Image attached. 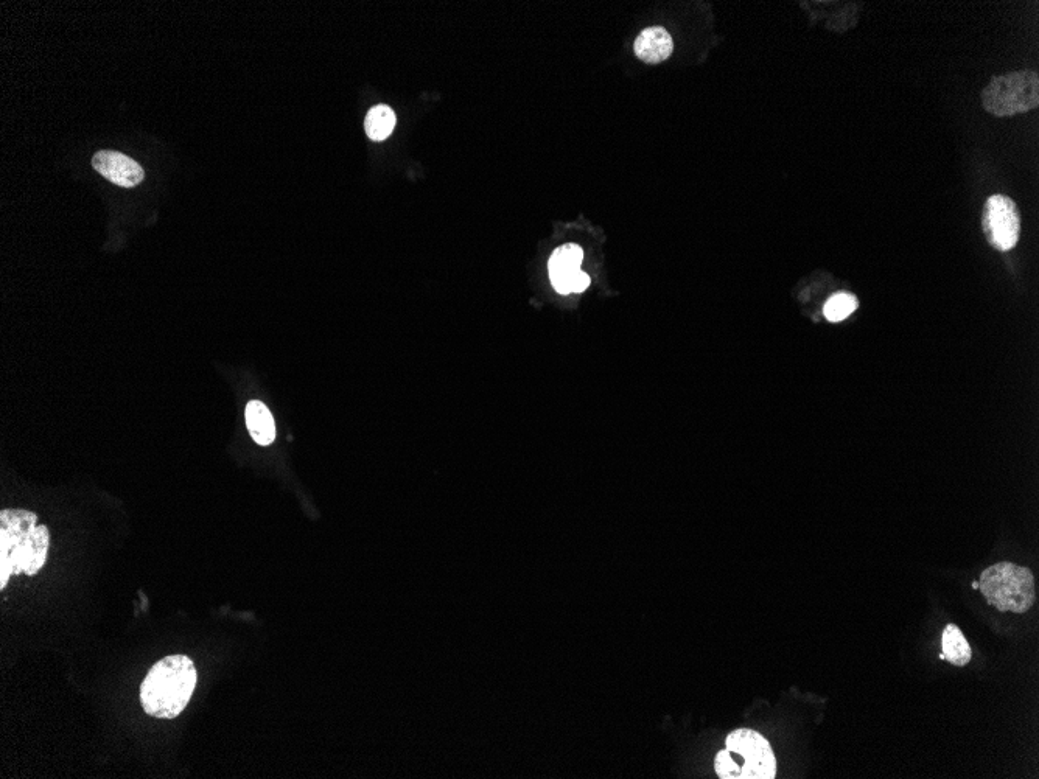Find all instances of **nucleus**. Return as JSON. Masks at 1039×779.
<instances>
[{"instance_id":"nucleus-1","label":"nucleus","mask_w":1039,"mask_h":779,"mask_svg":"<svg viewBox=\"0 0 1039 779\" xmlns=\"http://www.w3.org/2000/svg\"><path fill=\"white\" fill-rule=\"evenodd\" d=\"M50 548L47 526L38 524V515L22 509H7L0 514V590L14 574L35 576Z\"/></svg>"},{"instance_id":"nucleus-2","label":"nucleus","mask_w":1039,"mask_h":779,"mask_svg":"<svg viewBox=\"0 0 1039 779\" xmlns=\"http://www.w3.org/2000/svg\"><path fill=\"white\" fill-rule=\"evenodd\" d=\"M198 674L186 655H170L154 664L140 685L145 713L158 719H175L186 710L195 692Z\"/></svg>"},{"instance_id":"nucleus-3","label":"nucleus","mask_w":1039,"mask_h":779,"mask_svg":"<svg viewBox=\"0 0 1039 779\" xmlns=\"http://www.w3.org/2000/svg\"><path fill=\"white\" fill-rule=\"evenodd\" d=\"M721 779H774L777 758L763 734L739 728L728 734L725 748L714 758Z\"/></svg>"},{"instance_id":"nucleus-4","label":"nucleus","mask_w":1039,"mask_h":779,"mask_svg":"<svg viewBox=\"0 0 1039 779\" xmlns=\"http://www.w3.org/2000/svg\"><path fill=\"white\" fill-rule=\"evenodd\" d=\"M980 593L999 612H1029L1036 601L1035 577L1032 571L1015 563L1001 562L980 574Z\"/></svg>"},{"instance_id":"nucleus-5","label":"nucleus","mask_w":1039,"mask_h":779,"mask_svg":"<svg viewBox=\"0 0 1039 779\" xmlns=\"http://www.w3.org/2000/svg\"><path fill=\"white\" fill-rule=\"evenodd\" d=\"M982 105L996 117L1018 116L1038 108V74L1022 70L993 78L982 92Z\"/></svg>"},{"instance_id":"nucleus-6","label":"nucleus","mask_w":1039,"mask_h":779,"mask_svg":"<svg viewBox=\"0 0 1039 779\" xmlns=\"http://www.w3.org/2000/svg\"><path fill=\"white\" fill-rule=\"evenodd\" d=\"M982 228L994 249L1012 251L1021 235V215L1015 201L1005 195L990 196L985 203Z\"/></svg>"},{"instance_id":"nucleus-7","label":"nucleus","mask_w":1039,"mask_h":779,"mask_svg":"<svg viewBox=\"0 0 1039 779\" xmlns=\"http://www.w3.org/2000/svg\"><path fill=\"white\" fill-rule=\"evenodd\" d=\"M92 167L103 178L120 187H134L144 181V168L117 151H100L95 154L92 159Z\"/></svg>"},{"instance_id":"nucleus-8","label":"nucleus","mask_w":1039,"mask_h":779,"mask_svg":"<svg viewBox=\"0 0 1039 779\" xmlns=\"http://www.w3.org/2000/svg\"><path fill=\"white\" fill-rule=\"evenodd\" d=\"M634 52L643 63L660 64L674 52V41L665 28L649 27L635 39Z\"/></svg>"},{"instance_id":"nucleus-9","label":"nucleus","mask_w":1039,"mask_h":779,"mask_svg":"<svg viewBox=\"0 0 1039 779\" xmlns=\"http://www.w3.org/2000/svg\"><path fill=\"white\" fill-rule=\"evenodd\" d=\"M245 416L252 439L262 447L273 444L276 439V423H274L270 409L259 400H251L246 405Z\"/></svg>"},{"instance_id":"nucleus-10","label":"nucleus","mask_w":1039,"mask_h":779,"mask_svg":"<svg viewBox=\"0 0 1039 779\" xmlns=\"http://www.w3.org/2000/svg\"><path fill=\"white\" fill-rule=\"evenodd\" d=\"M942 649L943 654L940 658H945L956 666H966L973 657L970 643L956 624H948L943 630Z\"/></svg>"},{"instance_id":"nucleus-11","label":"nucleus","mask_w":1039,"mask_h":779,"mask_svg":"<svg viewBox=\"0 0 1039 779\" xmlns=\"http://www.w3.org/2000/svg\"><path fill=\"white\" fill-rule=\"evenodd\" d=\"M396 122V114L389 106L378 105L368 112V117L364 120V130L372 140L382 142L391 136L392 131L396 128Z\"/></svg>"},{"instance_id":"nucleus-12","label":"nucleus","mask_w":1039,"mask_h":779,"mask_svg":"<svg viewBox=\"0 0 1039 779\" xmlns=\"http://www.w3.org/2000/svg\"><path fill=\"white\" fill-rule=\"evenodd\" d=\"M553 287L560 294L582 293L590 287V277L579 269H568L550 276Z\"/></svg>"},{"instance_id":"nucleus-13","label":"nucleus","mask_w":1039,"mask_h":779,"mask_svg":"<svg viewBox=\"0 0 1039 779\" xmlns=\"http://www.w3.org/2000/svg\"><path fill=\"white\" fill-rule=\"evenodd\" d=\"M584 260V252L579 248L578 245H564L562 248L554 251L551 256L550 263H548V269L551 274L560 273V271H568V269H579Z\"/></svg>"},{"instance_id":"nucleus-14","label":"nucleus","mask_w":1039,"mask_h":779,"mask_svg":"<svg viewBox=\"0 0 1039 779\" xmlns=\"http://www.w3.org/2000/svg\"><path fill=\"white\" fill-rule=\"evenodd\" d=\"M859 302L853 294L837 293L826 302L823 313L825 318L831 322H840L847 319L851 313L858 310Z\"/></svg>"}]
</instances>
